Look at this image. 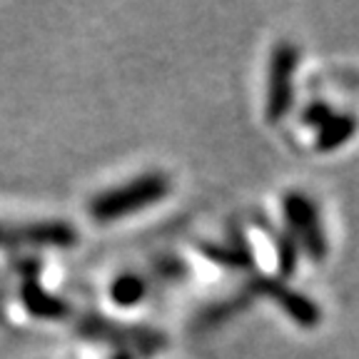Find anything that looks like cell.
I'll return each instance as SVG.
<instances>
[{"instance_id":"cell-1","label":"cell","mask_w":359,"mask_h":359,"mask_svg":"<svg viewBox=\"0 0 359 359\" xmlns=\"http://www.w3.org/2000/svg\"><path fill=\"white\" fill-rule=\"evenodd\" d=\"M170 190V182L165 175H147V177H140L130 182L125 187H118V190L107 192V195L97 197L93 202V217L97 222H110L115 217H123L128 212H135V210H142L152 202H157L160 197H165Z\"/></svg>"},{"instance_id":"cell-2","label":"cell","mask_w":359,"mask_h":359,"mask_svg":"<svg viewBox=\"0 0 359 359\" xmlns=\"http://www.w3.org/2000/svg\"><path fill=\"white\" fill-rule=\"evenodd\" d=\"M75 235L67 224H28L20 230L0 227V242H33V245H73Z\"/></svg>"},{"instance_id":"cell-3","label":"cell","mask_w":359,"mask_h":359,"mask_svg":"<svg viewBox=\"0 0 359 359\" xmlns=\"http://www.w3.org/2000/svg\"><path fill=\"white\" fill-rule=\"evenodd\" d=\"M292 67V53L290 48H280L275 55V67H272V85H269V118H277L287 107V73Z\"/></svg>"},{"instance_id":"cell-4","label":"cell","mask_w":359,"mask_h":359,"mask_svg":"<svg viewBox=\"0 0 359 359\" xmlns=\"http://www.w3.org/2000/svg\"><path fill=\"white\" fill-rule=\"evenodd\" d=\"M25 302H28V307L38 314H62L65 312V304H62L60 299L45 297L43 292H38L35 287H28V290H25Z\"/></svg>"},{"instance_id":"cell-5","label":"cell","mask_w":359,"mask_h":359,"mask_svg":"<svg viewBox=\"0 0 359 359\" xmlns=\"http://www.w3.org/2000/svg\"><path fill=\"white\" fill-rule=\"evenodd\" d=\"M142 290H145L142 280H137V277H123V280H118V285L112 287V297L120 304H133L142 297Z\"/></svg>"}]
</instances>
